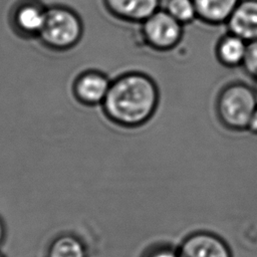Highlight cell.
<instances>
[{"instance_id": "obj_11", "label": "cell", "mask_w": 257, "mask_h": 257, "mask_svg": "<svg viewBox=\"0 0 257 257\" xmlns=\"http://www.w3.org/2000/svg\"><path fill=\"white\" fill-rule=\"evenodd\" d=\"M198 20L210 26L226 24L240 0H193Z\"/></svg>"}, {"instance_id": "obj_14", "label": "cell", "mask_w": 257, "mask_h": 257, "mask_svg": "<svg viewBox=\"0 0 257 257\" xmlns=\"http://www.w3.org/2000/svg\"><path fill=\"white\" fill-rule=\"evenodd\" d=\"M241 68L253 80L257 78V40L247 43V49Z\"/></svg>"}, {"instance_id": "obj_19", "label": "cell", "mask_w": 257, "mask_h": 257, "mask_svg": "<svg viewBox=\"0 0 257 257\" xmlns=\"http://www.w3.org/2000/svg\"><path fill=\"white\" fill-rule=\"evenodd\" d=\"M0 257H1V256H0Z\"/></svg>"}, {"instance_id": "obj_12", "label": "cell", "mask_w": 257, "mask_h": 257, "mask_svg": "<svg viewBox=\"0 0 257 257\" xmlns=\"http://www.w3.org/2000/svg\"><path fill=\"white\" fill-rule=\"evenodd\" d=\"M85 248L82 242L72 235L57 237L50 245L48 257H85Z\"/></svg>"}, {"instance_id": "obj_16", "label": "cell", "mask_w": 257, "mask_h": 257, "mask_svg": "<svg viewBox=\"0 0 257 257\" xmlns=\"http://www.w3.org/2000/svg\"><path fill=\"white\" fill-rule=\"evenodd\" d=\"M247 131L251 132L254 135H257V107L255 108V110L252 113V116L250 118Z\"/></svg>"}, {"instance_id": "obj_1", "label": "cell", "mask_w": 257, "mask_h": 257, "mask_svg": "<svg viewBox=\"0 0 257 257\" xmlns=\"http://www.w3.org/2000/svg\"><path fill=\"white\" fill-rule=\"evenodd\" d=\"M161 99L156 80L140 70H128L111 80L102 102L104 116L124 128H137L156 114Z\"/></svg>"}, {"instance_id": "obj_8", "label": "cell", "mask_w": 257, "mask_h": 257, "mask_svg": "<svg viewBox=\"0 0 257 257\" xmlns=\"http://www.w3.org/2000/svg\"><path fill=\"white\" fill-rule=\"evenodd\" d=\"M178 252L180 257H231L225 242L218 236L206 232L189 236Z\"/></svg>"}, {"instance_id": "obj_2", "label": "cell", "mask_w": 257, "mask_h": 257, "mask_svg": "<svg viewBox=\"0 0 257 257\" xmlns=\"http://www.w3.org/2000/svg\"><path fill=\"white\" fill-rule=\"evenodd\" d=\"M256 107L257 90L240 80L224 84L215 98V113L218 121L232 132L247 131Z\"/></svg>"}, {"instance_id": "obj_3", "label": "cell", "mask_w": 257, "mask_h": 257, "mask_svg": "<svg viewBox=\"0 0 257 257\" xmlns=\"http://www.w3.org/2000/svg\"><path fill=\"white\" fill-rule=\"evenodd\" d=\"M83 30L82 19L75 10L54 4L47 7L44 24L37 39L47 49L63 52L79 43Z\"/></svg>"}, {"instance_id": "obj_18", "label": "cell", "mask_w": 257, "mask_h": 257, "mask_svg": "<svg viewBox=\"0 0 257 257\" xmlns=\"http://www.w3.org/2000/svg\"><path fill=\"white\" fill-rule=\"evenodd\" d=\"M255 82H256V83H257V78H256V79H255Z\"/></svg>"}, {"instance_id": "obj_7", "label": "cell", "mask_w": 257, "mask_h": 257, "mask_svg": "<svg viewBox=\"0 0 257 257\" xmlns=\"http://www.w3.org/2000/svg\"><path fill=\"white\" fill-rule=\"evenodd\" d=\"M106 12L113 18L131 24H141L161 9L163 0H101Z\"/></svg>"}, {"instance_id": "obj_17", "label": "cell", "mask_w": 257, "mask_h": 257, "mask_svg": "<svg viewBox=\"0 0 257 257\" xmlns=\"http://www.w3.org/2000/svg\"><path fill=\"white\" fill-rule=\"evenodd\" d=\"M3 238H4V227H3V223L2 221L0 220V245L3 241Z\"/></svg>"}, {"instance_id": "obj_6", "label": "cell", "mask_w": 257, "mask_h": 257, "mask_svg": "<svg viewBox=\"0 0 257 257\" xmlns=\"http://www.w3.org/2000/svg\"><path fill=\"white\" fill-rule=\"evenodd\" d=\"M111 83L104 72L97 69H86L73 80L71 90L74 99L85 106L101 105Z\"/></svg>"}, {"instance_id": "obj_9", "label": "cell", "mask_w": 257, "mask_h": 257, "mask_svg": "<svg viewBox=\"0 0 257 257\" xmlns=\"http://www.w3.org/2000/svg\"><path fill=\"white\" fill-rule=\"evenodd\" d=\"M225 25L247 42L257 40V0H240Z\"/></svg>"}, {"instance_id": "obj_4", "label": "cell", "mask_w": 257, "mask_h": 257, "mask_svg": "<svg viewBox=\"0 0 257 257\" xmlns=\"http://www.w3.org/2000/svg\"><path fill=\"white\" fill-rule=\"evenodd\" d=\"M184 27L161 8L140 24V35L147 47L158 52H168L181 43Z\"/></svg>"}, {"instance_id": "obj_10", "label": "cell", "mask_w": 257, "mask_h": 257, "mask_svg": "<svg viewBox=\"0 0 257 257\" xmlns=\"http://www.w3.org/2000/svg\"><path fill=\"white\" fill-rule=\"evenodd\" d=\"M247 43L241 37L227 31L216 42L215 56L217 61L224 67H241L245 57Z\"/></svg>"}, {"instance_id": "obj_15", "label": "cell", "mask_w": 257, "mask_h": 257, "mask_svg": "<svg viewBox=\"0 0 257 257\" xmlns=\"http://www.w3.org/2000/svg\"><path fill=\"white\" fill-rule=\"evenodd\" d=\"M148 257H180L179 252H176L170 248H158L152 251Z\"/></svg>"}, {"instance_id": "obj_13", "label": "cell", "mask_w": 257, "mask_h": 257, "mask_svg": "<svg viewBox=\"0 0 257 257\" xmlns=\"http://www.w3.org/2000/svg\"><path fill=\"white\" fill-rule=\"evenodd\" d=\"M164 9L184 26L198 20L193 0H166Z\"/></svg>"}, {"instance_id": "obj_5", "label": "cell", "mask_w": 257, "mask_h": 257, "mask_svg": "<svg viewBox=\"0 0 257 257\" xmlns=\"http://www.w3.org/2000/svg\"><path fill=\"white\" fill-rule=\"evenodd\" d=\"M47 7L39 0H19L9 13V24L21 38H38L43 27Z\"/></svg>"}]
</instances>
